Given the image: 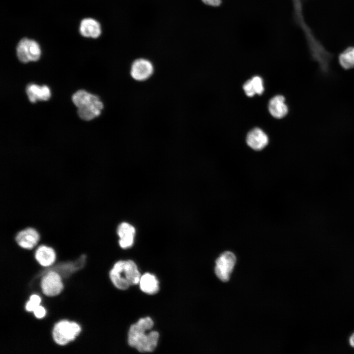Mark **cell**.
<instances>
[{
  "label": "cell",
  "mask_w": 354,
  "mask_h": 354,
  "mask_svg": "<svg viewBox=\"0 0 354 354\" xmlns=\"http://www.w3.org/2000/svg\"><path fill=\"white\" fill-rule=\"evenodd\" d=\"M153 324L152 320L148 317L141 318L132 324L128 334L129 346L141 353L153 351L157 345L159 337L157 331H150Z\"/></svg>",
  "instance_id": "obj_1"
},
{
  "label": "cell",
  "mask_w": 354,
  "mask_h": 354,
  "mask_svg": "<svg viewBox=\"0 0 354 354\" xmlns=\"http://www.w3.org/2000/svg\"><path fill=\"white\" fill-rule=\"evenodd\" d=\"M141 276L136 264L131 260L117 262L110 272V277L113 284L122 290L139 284Z\"/></svg>",
  "instance_id": "obj_2"
},
{
  "label": "cell",
  "mask_w": 354,
  "mask_h": 354,
  "mask_svg": "<svg viewBox=\"0 0 354 354\" xmlns=\"http://www.w3.org/2000/svg\"><path fill=\"white\" fill-rule=\"evenodd\" d=\"M72 100L78 108V114L85 120H90L101 113L104 105L99 97L85 90L77 91L72 96Z\"/></svg>",
  "instance_id": "obj_3"
},
{
  "label": "cell",
  "mask_w": 354,
  "mask_h": 354,
  "mask_svg": "<svg viewBox=\"0 0 354 354\" xmlns=\"http://www.w3.org/2000/svg\"><path fill=\"white\" fill-rule=\"evenodd\" d=\"M78 324L67 320L57 323L52 330V337L55 342L59 346H65L74 341L81 332Z\"/></svg>",
  "instance_id": "obj_4"
},
{
  "label": "cell",
  "mask_w": 354,
  "mask_h": 354,
  "mask_svg": "<svg viewBox=\"0 0 354 354\" xmlns=\"http://www.w3.org/2000/svg\"><path fill=\"white\" fill-rule=\"evenodd\" d=\"M16 51L19 60L23 63L37 61L41 55V50L38 43L33 40L27 38H22L19 42Z\"/></svg>",
  "instance_id": "obj_5"
},
{
  "label": "cell",
  "mask_w": 354,
  "mask_h": 354,
  "mask_svg": "<svg viewBox=\"0 0 354 354\" xmlns=\"http://www.w3.org/2000/svg\"><path fill=\"white\" fill-rule=\"evenodd\" d=\"M236 262L235 254L230 251L223 253L215 262V272L218 278L223 282L229 280Z\"/></svg>",
  "instance_id": "obj_6"
},
{
  "label": "cell",
  "mask_w": 354,
  "mask_h": 354,
  "mask_svg": "<svg viewBox=\"0 0 354 354\" xmlns=\"http://www.w3.org/2000/svg\"><path fill=\"white\" fill-rule=\"evenodd\" d=\"M40 287L43 294L48 297L59 295L63 289L61 278L55 271H50L43 277Z\"/></svg>",
  "instance_id": "obj_7"
},
{
  "label": "cell",
  "mask_w": 354,
  "mask_h": 354,
  "mask_svg": "<svg viewBox=\"0 0 354 354\" xmlns=\"http://www.w3.org/2000/svg\"><path fill=\"white\" fill-rule=\"evenodd\" d=\"M154 72V66L148 59L139 58L134 60L130 67V75L135 80L145 81L149 79Z\"/></svg>",
  "instance_id": "obj_8"
},
{
  "label": "cell",
  "mask_w": 354,
  "mask_h": 354,
  "mask_svg": "<svg viewBox=\"0 0 354 354\" xmlns=\"http://www.w3.org/2000/svg\"><path fill=\"white\" fill-rule=\"evenodd\" d=\"M40 239L38 232L34 228L27 227L19 231L15 236V241L18 245L26 250L33 249Z\"/></svg>",
  "instance_id": "obj_9"
},
{
  "label": "cell",
  "mask_w": 354,
  "mask_h": 354,
  "mask_svg": "<svg viewBox=\"0 0 354 354\" xmlns=\"http://www.w3.org/2000/svg\"><path fill=\"white\" fill-rule=\"evenodd\" d=\"M34 257L41 266L48 267L52 266L55 262L56 254L54 249L51 247L41 245L36 249Z\"/></svg>",
  "instance_id": "obj_10"
},
{
  "label": "cell",
  "mask_w": 354,
  "mask_h": 354,
  "mask_svg": "<svg viewBox=\"0 0 354 354\" xmlns=\"http://www.w3.org/2000/svg\"><path fill=\"white\" fill-rule=\"evenodd\" d=\"M246 142L252 149L260 150L266 146L268 139L267 135L262 130L259 128H255L248 133Z\"/></svg>",
  "instance_id": "obj_11"
},
{
  "label": "cell",
  "mask_w": 354,
  "mask_h": 354,
  "mask_svg": "<svg viewBox=\"0 0 354 354\" xmlns=\"http://www.w3.org/2000/svg\"><path fill=\"white\" fill-rule=\"evenodd\" d=\"M117 233L119 237V244L121 248H129L133 245L135 234V229L133 226L123 222L118 226Z\"/></svg>",
  "instance_id": "obj_12"
},
{
  "label": "cell",
  "mask_w": 354,
  "mask_h": 354,
  "mask_svg": "<svg viewBox=\"0 0 354 354\" xmlns=\"http://www.w3.org/2000/svg\"><path fill=\"white\" fill-rule=\"evenodd\" d=\"M79 31L84 37L97 38L101 33V26L98 21L93 19L86 18L82 20Z\"/></svg>",
  "instance_id": "obj_13"
},
{
  "label": "cell",
  "mask_w": 354,
  "mask_h": 354,
  "mask_svg": "<svg viewBox=\"0 0 354 354\" xmlns=\"http://www.w3.org/2000/svg\"><path fill=\"white\" fill-rule=\"evenodd\" d=\"M26 92L29 100L35 103L37 100H48L51 97L49 88L46 86H40L34 84L29 85Z\"/></svg>",
  "instance_id": "obj_14"
},
{
  "label": "cell",
  "mask_w": 354,
  "mask_h": 354,
  "mask_svg": "<svg viewBox=\"0 0 354 354\" xmlns=\"http://www.w3.org/2000/svg\"><path fill=\"white\" fill-rule=\"evenodd\" d=\"M268 110L270 114L275 118L284 117L287 114L288 109L284 96L278 95L272 98L269 102Z\"/></svg>",
  "instance_id": "obj_15"
},
{
  "label": "cell",
  "mask_w": 354,
  "mask_h": 354,
  "mask_svg": "<svg viewBox=\"0 0 354 354\" xmlns=\"http://www.w3.org/2000/svg\"><path fill=\"white\" fill-rule=\"evenodd\" d=\"M139 284L141 290L147 294L153 295L159 291V282L157 278L149 273L141 275Z\"/></svg>",
  "instance_id": "obj_16"
},
{
  "label": "cell",
  "mask_w": 354,
  "mask_h": 354,
  "mask_svg": "<svg viewBox=\"0 0 354 354\" xmlns=\"http://www.w3.org/2000/svg\"><path fill=\"white\" fill-rule=\"evenodd\" d=\"M341 66L345 69L354 68V47H350L342 53L339 57Z\"/></svg>",
  "instance_id": "obj_17"
},
{
  "label": "cell",
  "mask_w": 354,
  "mask_h": 354,
  "mask_svg": "<svg viewBox=\"0 0 354 354\" xmlns=\"http://www.w3.org/2000/svg\"><path fill=\"white\" fill-rule=\"evenodd\" d=\"M41 301V297L38 295L36 294L31 295L29 300L26 304V310L29 312H33L37 306L40 305Z\"/></svg>",
  "instance_id": "obj_18"
},
{
  "label": "cell",
  "mask_w": 354,
  "mask_h": 354,
  "mask_svg": "<svg viewBox=\"0 0 354 354\" xmlns=\"http://www.w3.org/2000/svg\"><path fill=\"white\" fill-rule=\"evenodd\" d=\"M256 94H262L264 91L263 81L259 76H255L251 79Z\"/></svg>",
  "instance_id": "obj_19"
},
{
  "label": "cell",
  "mask_w": 354,
  "mask_h": 354,
  "mask_svg": "<svg viewBox=\"0 0 354 354\" xmlns=\"http://www.w3.org/2000/svg\"><path fill=\"white\" fill-rule=\"evenodd\" d=\"M243 88L246 94L248 96L252 97L256 94L251 80L247 81L244 83Z\"/></svg>",
  "instance_id": "obj_20"
},
{
  "label": "cell",
  "mask_w": 354,
  "mask_h": 354,
  "mask_svg": "<svg viewBox=\"0 0 354 354\" xmlns=\"http://www.w3.org/2000/svg\"><path fill=\"white\" fill-rule=\"evenodd\" d=\"M33 313L36 318L40 319L46 316V310L43 306L39 305L33 310Z\"/></svg>",
  "instance_id": "obj_21"
},
{
  "label": "cell",
  "mask_w": 354,
  "mask_h": 354,
  "mask_svg": "<svg viewBox=\"0 0 354 354\" xmlns=\"http://www.w3.org/2000/svg\"><path fill=\"white\" fill-rule=\"evenodd\" d=\"M206 5L210 6L216 7L221 3V0H201Z\"/></svg>",
  "instance_id": "obj_22"
},
{
  "label": "cell",
  "mask_w": 354,
  "mask_h": 354,
  "mask_svg": "<svg viewBox=\"0 0 354 354\" xmlns=\"http://www.w3.org/2000/svg\"><path fill=\"white\" fill-rule=\"evenodd\" d=\"M349 343L353 348H354V332L351 335L349 338Z\"/></svg>",
  "instance_id": "obj_23"
}]
</instances>
